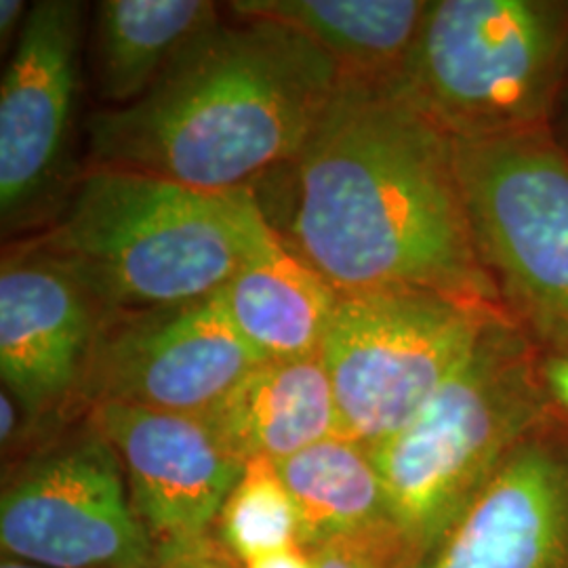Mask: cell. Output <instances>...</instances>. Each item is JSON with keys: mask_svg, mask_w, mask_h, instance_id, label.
I'll return each mask as SVG.
<instances>
[{"mask_svg": "<svg viewBox=\"0 0 568 568\" xmlns=\"http://www.w3.org/2000/svg\"><path fill=\"white\" fill-rule=\"evenodd\" d=\"M81 2L39 0L0 87V215L26 222L60 187L79 95Z\"/></svg>", "mask_w": 568, "mask_h": 568, "instance_id": "10", "label": "cell"}, {"mask_svg": "<svg viewBox=\"0 0 568 568\" xmlns=\"http://www.w3.org/2000/svg\"><path fill=\"white\" fill-rule=\"evenodd\" d=\"M264 182L278 192L260 204L267 224L339 295L427 288L504 305L476 251L455 140L396 81L344 77L300 154Z\"/></svg>", "mask_w": 568, "mask_h": 568, "instance_id": "1", "label": "cell"}, {"mask_svg": "<svg viewBox=\"0 0 568 568\" xmlns=\"http://www.w3.org/2000/svg\"><path fill=\"white\" fill-rule=\"evenodd\" d=\"M224 314L262 361L318 354L339 293L272 232L215 293Z\"/></svg>", "mask_w": 568, "mask_h": 568, "instance_id": "14", "label": "cell"}, {"mask_svg": "<svg viewBox=\"0 0 568 568\" xmlns=\"http://www.w3.org/2000/svg\"><path fill=\"white\" fill-rule=\"evenodd\" d=\"M84 417L116 450L156 551L213 532L244 462L209 417L116 403L91 406Z\"/></svg>", "mask_w": 568, "mask_h": 568, "instance_id": "13", "label": "cell"}, {"mask_svg": "<svg viewBox=\"0 0 568 568\" xmlns=\"http://www.w3.org/2000/svg\"><path fill=\"white\" fill-rule=\"evenodd\" d=\"M537 368L549 408L568 419V342L537 344Z\"/></svg>", "mask_w": 568, "mask_h": 568, "instance_id": "22", "label": "cell"}, {"mask_svg": "<svg viewBox=\"0 0 568 568\" xmlns=\"http://www.w3.org/2000/svg\"><path fill=\"white\" fill-rule=\"evenodd\" d=\"M220 23L204 0H102L95 4L91 70L108 108L142 100L183 49Z\"/></svg>", "mask_w": 568, "mask_h": 568, "instance_id": "17", "label": "cell"}, {"mask_svg": "<svg viewBox=\"0 0 568 568\" xmlns=\"http://www.w3.org/2000/svg\"><path fill=\"white\" fill-rule=\"evenodd\" d=\"M276 467L293 499L297 541L305 551L394 527L386 485L363 443L335 434L276 462Z\"/></svg>", "mask_w": 568, "mask_h": 568, "instance_id": "18", "label": "cell"}, {"mask_svg": "<svg viewBox=\"0 0 568 568\" xmlns=\"http://www.w3.org/2000/svg\"><path fill=\"white\" fill-rule=\"evenodd\" d=\"M213 535L241 562L276 549L300 546L297 514L276 462L253 457L230 490Z\"/></svg>", "mask_w": 568, "mask_h": 568, "instance_id": "19", "label": "cell"}, {"mask_svg": "<svg viewBox=\"0 0 568 568\" xmlns=\"http://www.w3.org/2000/svg\"><path fill=\"white\" fill-rule=\"evenodd\" d=\"M476 251L539 344L568 342V156L546 129L455 140Z\"/></svg>", "mask_w": 568, "mask_h": 568, "instance_id": "7", "label": "cell"}, {"mask_svg": "<svg viewBox=\"0 0 568 568\" xmlns=\"http://www.w3.org/2000/svg\"><path fill=\"white\" fill-rule=\"evenodd\" d=\"M0 568H44L39 565H30V562H23V560H16V558H9V556H2V562Z\"/></svg>", "mask_w": 568, "mask_h": 568, "instance_id": "25", "label": "cell"}, {"mask_svg": "<svg viewBox=\"0 0 568 568\" xmlns=\"http://www.w3.org/2000/svg\"><path fill=\"white\" fill-rule=\"evenodd\" d=\"M274 227L251 190L215 194L156 175L89 166L37 244L105 314L213 297Z\"/></svg>", "mask_w": 568, "mask_h": 568, "instance_id": "3", "label": "cell"}, {"mask_svg": "<svg viewBox=\"0 0 568 568\" xmlns=\"http://www.w3.org/2000/svg\"><path fill=\"white\" fill-rule=\"evenodd\" d=\"M244 568H310V556L302 546H291L251 558Z\"/></svg>", "mask_w": 568, "mask_h": 568, "instance_id": "24", "label": "cell"}, {"mask_svg": "<svg viewBox=\"0 0 568 568\" xmlns=\"http://www.w3.org/2000/svg\"><path fill=\"white\" fill-rule=\"evenodd\" d=\"M28 2L23 0H0V42L2 49H7V44L11 47L13 42L20 39L21 28L26 23V18L30 13Z\"/></svg>", "mask_w": 568, "mask_h": 568, "instance_id": "23", "label": "cell"}, {"mask_svg": "<svg viewBox=\"0 0 568 568\" xmlns=\"http://www.w3.org/2000/svg\"><path fill=\"white\" fill-rule=\"evenodd\" d=\"M2 556L44 568H154L116 450L81 426L34 448L4 478Z\"/></svg>", "mask_w": 568, "mask_h": 568, "instance_id": "8", "label": "cell"}, {"mask_svg": "<svg viewBox=\"0 0 568 568\" xmlns=\"http://www.w3.org/2000/svg\"><path fill=\"white\" fill-rule=\"evenodd\" d=\"M568 60V4L438 0L396 89L453 140L546 129Z\"/></svg>", "mask_w": 568, "mask_h": 568, "instance_id": "5", "label": "cell"}, {"mask_svg": "<svg viewBox=\"0 0 568 568\" xmlns=\"http://www.w3.org/2000/svg\"><path fill=\"white\" fill-rule=\"evenodd\" d=\"M342 81L335 60L293 28L220 21L142 100L87 119L89 166L215 194L253 190L300 154Z\"/></svg>", "mask_w": 568, "mask_h": 568, "instance_id": "2", "label": "cell"}, {"mask_svg": "<svg viewBox=\"0 0 568 568\" xmlns=\"http://www.w3.org/2000/svg\"><path fill=\"white\" fill-rule=\"evenodd\" d=\"M154 568H244V565L211 532L190 544L159 549Z\"/></svg>", "mask_w": 568, "mask_h": 568, "instance_id": "21", "label": "cell"}, {"mask_svg": "<svg viewBox=\"0 0 568 568\" xmlns=\"http://www.w3.org/2000/svg\"><path fill=\"white\" fill-rule=\"evenodd\" d=\"M209 419L244 464L253 457L283 462L339 434L323 352L255 366Z\"/></svg>", "mask_w": 568, "mask_h": 568, "instance_id": "15", "label": "cell"}, {"mask_svg": "<svg viewBox=\"0 0 568 568\" xmlns=\"http://www.w3.org/2000/svg\"><path fill=\"white\" fill-rule=\"evenodd\" d=\"M422 0H236L241 20L283 23L316 42L347 79L396 81L426 18Z\"/></svg>", "mask_w": 568, "mask_h": 568, "instance_id": "16", "label": "cell"}, {"mask_svg": "<svg viewBox=\"0 0 568 568\" xmlns=\"http://www.w3.org/2000/svg\"><path fill=\"white\" fill-rule=\"evenodd\" d=\"M410 568H568V419L527 432Z\"/></svg>", "mask_w": 568, "mask_h": 568, "instance_id": "12", "label": "cell"}, {"mask_svg": "<svg viewBox=\"0 0 568 568\" xmlns=\"http://www.w3.org/2000/svg\"><path fill=\"white\" fill-rule=\"evenodd\" d=\"M501 314L427 288L339 295L321 349L339 434L373 447L408 426Z\"/></svg>", "mask_w": 568, "mask_h": 568, "instance_id": "6", "label": "cell"}, {"mask_svg": "<svg viewBox=\"0 0 568 568\" xmlns=\"http://www.w3.org/2000/svg\"><path fill=\"white\" fill-rule=\"evenodd\" d=\"M105 316L84 284L37 244L2 257L0 377L34 424L61 426L82 415V384Z\"/></svg>", "mask_w": 568, "mask_h": 568, "instance_id": "11", "label": "cell"}, {"mask_svg": "<svg viewBox=\"0 0 568 568\" xmlns=\"http://www.w3.org/2000/svg\"><path fill=\"white\" fill-rule=\"evenodd\" d=\"M262 363L230 325L217 295L108 314L82 384V415L116 403L209 417Z\"/></svg>", "mask_w": 568, "mask_h": 568, "instance_id": "9", "label": "cell"}, {"mask_svg": "<svg viewBox=\"0 0 568 568\" xmlns=\"http://www.w3.org/2000/svg\"><path fill=\"white\" fill-rule=\"evenodd\" d=\"M537 352L532 335L509 312L497 316L424 410L368 447L413 562L511 447L551 413Z\"/></svg>", "mask_w": 568, "mask_h": 568, "instance_id": "4", "label": "cell"}, {"mask_svg": "<svg viewBox=\"0 0 568 568\" xmlns=\"http://www.w3.org/2000/svg\"><path fill=\"white\" fill-rule=\"evenodd\" d=\"M310 568H410L413 554L394 527L366 530L310 549Z\"/></svg>", "mask_w": 568, "mask_h": 568, "instance_id": "20", "label": "cell"}]
</instances>
